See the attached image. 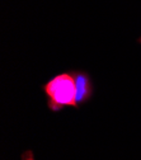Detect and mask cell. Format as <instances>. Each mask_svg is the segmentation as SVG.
I'll return each instance as SVG.
<instances>
[{"label":"cell","mask_w":141,"mask_h":160,"mask_svg":"<svg viewBox=\"0 0 141 160\" xmlns=\"http://www.w3.org/2000/svg\"><path fill=\"white\" fill-rule=\"evenodd\" d=\"M48 98V107L52 111H58L65 106L78 107V88L73 74L64 72L56 75L43 87Z\"/></svg>","instance_id":"obj_1"},{"label":"cell","mask_w":141,"mask_h":160,"mask_svg":"<svg viewBox=\"0 0 141 160\" xmlns=\"http://www.w3.org/2000/svg\"><path fill=\"white\" fill-rule=\"evenodd\" d=\"M76 80V88H78V104L83 103L84 101L90 97L92 88H90V80L84 74H74Z\"/></svg>","instance_id":"obj_2"},{"label":"cell","mask_w":141,"mask_h":160,"mask_svg":"<svg viewBox=\"0 0 141 160\" xmlns=\"http://www.w3.org/2000/svg\"><path fill=\"white\" fill-rule=\"evenodd\" d=\"M23 160H34V159H33V156H32V152H31V151L26 152V154H24V159H23Z\"/></svg>","instance_id":"obj_3"},{"label":"cell","mask_w":141,"mask_h":160,"mask_svg":"<svg viewBox=\"0 0 141 160\" xmlns=\"http://www.w3.org/2000/svg\"><path fill=\"white\" fill-rule=\"evenodd\" d=\"M140 43H141V38H140Z\"/></svg>","instance_id":"obj_4"}]
</instances>
